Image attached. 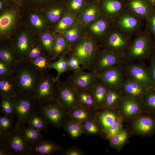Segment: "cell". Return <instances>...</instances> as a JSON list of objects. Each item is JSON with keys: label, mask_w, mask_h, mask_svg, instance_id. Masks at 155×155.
Segmentation results:
<instances>
[{"label": "cell", "mask_w": 155, "mask_h": 155, "mask_svg": "<svg viewBox=\"0 0 155 155\" xmlns=\"http://www.w3.org/2000/svg\"><path fill=\"white\" fill-rule=\"evenodd\" d=\"M14 123V117L5 115L0 116V128L9 131L12 129Z\"/></svg>", "instance_id": "obj_47"}, {"label": "cell", "mask_w": 155, "mask_h": 155, "mask_svg": "<svg viewBox=\"0 0 155 155\" xmlns=\"http://www.w3.org/2000/svg\"><path fill=\"white\" fill-rule=\"evenodd\" d=\"M83 31L82 25L78 22L62 35L71 47L83 37Z\"/></svg>", "instance_id": "obj_34"}, {"label": "cell", "mask_w": 155, "mask_h": 155, "mask_svg": "<svg viewBox=\"0 0 155 155\" xmlns=\"http://www.w3.org/2000/svg\"><path fill=\"white\" fill-rule=\"evenodd\" d=\"M57 82L47 73L42 75L36 87L33 97L38 103L55 99Z\"/></svg>", "instance_id": "obj_10"}, {"label": "cell", "mask_w": 155, "mask_h": 155, "mask_svg": "<svg viewBox=\"0 0 155 155\" xmlns=\"http://www.w3.org/2000/svg\"><path fill=\"white\" fill-rule=\"evenodd\" d=\"M14 68L9 64L0 60V77L12 75Z\"/></svg>", "instance_id": "obj_50"}, {"label": "cell", "mask_w": 155, "mask_h": 155, "mask_svg": "<svg viewBox=\"0 0 155 155\" xmlns=\"http://www.w3.org/2000/svg\"><path fill=\"white\" fill-rule=\"evenodd\" d=\"M127 62L125 55L102 49L99 50L94 64L92 72L100 73Z\"/></svg>", "instance_id": "obj_9"}, {"label": "cell", "mask_w": 155, "mask_h": 155, "mask_svg": "<svg viewBox=\"0 0 155 155\" xmlns=\"http://www.w3.org/2000/svg\"><path fill=\"white\" fill-rule=\"evenodd\" d=\"M128 137L127 131L122 129L118 133L112 136L109 139L111 145L119 149L125 144Z\"/></svg>", "instance_id": "obj_42"}, {"label": "cell", "mask_w": 155, "mask_h": 155, "mask_svg": "<svg viewBox=\"0 0 155 155\" xmlns=\"http://www.w3.org/2000/svg\"><path fill=\"white\" fill-rule=\"evenodd\" d=\"M51 57L45 53L35 59L31 63L34 69L42 75L47 73L52 62Z\"/></svg>", "instance_id": "obj_32"}, {"label": "cell", "mask_w": 155, "mask_h": 155, "mask_svg": "<svg viewBox=\"0 0 155 155\" xmlns=\"http://www.w3.org/2000/svg\"><path fill=\"white\" fill-rule=\"evenodd\" d=\"M85 129L88 132L91 133H96L99 131L97 125L93 122L88 121L86 122L84 125Z\"/></svg>", "instance_id": "obj_54"}, {"label": "cell", "mask_w": 155, "mask_h": 155, "mask_svg": "<svg viewBox=\"0 0 155 155\" xmlns=\"http://www.w3.org/2000/svg\"><path fill=\"white\" fill-rule=\"evenodd\" d=\"M66 155H79L80 154L78 152L72 150L67 152L65 153Z\"/></svg>", "instance_id": "obj_58"}, {"label": "cell", "mask_w": 155, "mask_h": 155, "mask_svg": "<svg viewBox=\"0 0 155 155\" xmlns=\"http://www.w3.org/2000/svg\"><path fill=\"white\" fill-rule=\"evenodd\" d=\"M3 143L11 155H31V145L24 137L21 129H12Z\"/></svg>", "instance_id": "obj_11"}, {"label": "cell", "mask_w": 155, "mask_h": 155, "mask_svg": "<svg viewBox=\"0 0 155 155\" xmlns=\"http://www.w3.org/2000/svg\"><path fill=\"white\" fill-rule=\"evenodd\" d=\"M0 60L7 62L13 68L19 62L12 43H2L1 44Z\"/></svg>", "instance_id": "obj_28"}, {"label": "cell", "mask_w": 155, "mask_h": 155, "mask_svg": "<svg viewBox=\"0 0 155 155\" xmlns=\"http://www.w3.org/2000/svg\"><path fill=\"white\" fill-rule=\"evenodd\" d=\"M33 1L38 2H43L50 0H33Z\"/></svg>", "instance_id": "obj_61"}, {"label": "cell", "mask_w": 155, "mask_h": 155, "mask_svg": "<svg viewBox=\"0 0 155 155\" xmlns=\"http://www.w3.org/2000/svg\"><path fill=\"white\" fill-rule=\"evenodd\" d=\"M142 102L144 107L149 113H155V88L152 87L146 89Z\"/></svg>", "instance_id": "obj_40"}, {"label": "cell", "mask_w": 155, "mask_h": 155, "mask_svg": "<svg viewBox=\"0 0 155 155\" xmlns=\"http://www.w3.org/2000/svg\"><path fill=\"white\" fill-rule=\"evenodd\" d=\"M10 3L15 4H20L21 3L22 0H8Z\"/></svg>", "instance_id": "obj_60"}, {"label": "cell", "mask_w": 155, "mask_h": 155, "mask_svg": "<svg viewBox=\"0 0 155 155\" xmlns=\"http://www.w3.org/2000/svg\"><path fill=\"white\" fill-rule=\"evenodd\" d=\"M137 35L126 52L127 61L142 62L149 59L155 50L154 40L146 30Z\"/></svg>", "instance_id": "obj_2"}, {"label": "cell", "mask_w": 155, "mask_h": 155, "mask_svg": "<svg viewBox=\"0 0 155 155\" xmlns=\"http://www.w3.org/2000/svg\"><path fill=\"white\" fill-rule=\"evenodd\" d=\"M146 0L152 8L155 7V0Z\"/></svg>", "instance_id": "obj_59"}, {"label": "cell", "mask_w": 155, "mask_h": 155, "mask_svg": "<svg viewBox=\"0 0 155 155\" xmlns=\"http://www.w3.org/2000/svg\"><path fill=\"white\" fill-rule=\"evenodd\" d=\"M144 107L142 100L125 97H123L119 106L123 115L127 117L137 115Z\"/></svg>", "instance_id": "obj_19"}, {"label": "cell", "mask_w": 155, "mask_h": 155, "mask_svg": "<svg viewBox=\"0 0 155 155\" xmlns=\"http://www.w3.org/2000/svg\"><path fill=\"white\" fill-rule=\"evenodd\" d=\"M79 21V18L77 14L69 12H66L55 26L56 31L63 33L69 30Z\"/></svg>", "instance_id": "obj_29"}, {"label": "cell", "mask_w": 155, "mask_h": 155, "mask_svg": "<svg viewBox=\"0 0 155 155\" xmlns=\"http://www.w3.org/2000/svg\"><path fill=\"white\" fill-rule=\"evenodd\" d=\"M146 89L125 77L119 90L123 97L142 100Z\"/></svg>", "instance_id": "obj_18"}, {"label": "cell", "mask_w": 155, "mask_h": 155, "mask_svg": "<svg viewBox=\"0 0 155 155\" xmlns=\"http://www.w3.org/2000/svg\"><path fill=\"white\" fill-rule=\"evenodd\" d=\"M110 88L97 78L90 89L94 96L96 105L102 107Z\"/></svg>", "instance_id": "obj_27"}, {"label": "cell", "mask_w": 155, "mask_h": 155, "mask_svg": "<svg viewBox=\"0 0 155 155\" xmlns=\"http://www.w3.org/2000/svg\"><path fill=\"white\" fill-rule=\"evenodd\" d=\"M133 130L139 134L150 135L155 132V116L149 113L140 116L134 121L132 124Z\"/></svg>", "instance_id": "obj_17"}, {"label": "cell", "mask_w": 155, "mask_h": 155, "mask_svg": "<svg viewBox=\"0 0 155 155\" xmlns=\"http://www.w3.org/2000/svg\"><path fill=\"white\" fill-rule=\"evenodd\" d=\"M68 51H66L62 53L55 61L52 62L50 65L49 69H54L57 71V75L55 78L57 82L59 80L60 75L69 70L67 57V56Z\"/></svg>", "instance_id": "obj_33"}, {"label": "cell", "mask_w": 155, "mask_h": 155, "mask_svg": "<svg viewBox=\"0 0 155 155\" xmlns=\"http://www.w3.org/2000/svg\"><path fill=\"white\" fill-rule=\"evenodd\" d=\"M83 70L73 71L67 78V80L77 91L90 90L97 79L96 73Z\"/></svg>", "instance_id": "obj_16"}, {"label": "cell", "mask_w": 155, "mask_h": 155, "mask_svg": "<svg viewBox=\"0 0 155 155\" xmlns=\"http://www.w3.org/2000/svg\"><path fill=\"white\" fill-rule=\"evenodd\" d=\"M7 9L6 8L5 0H0V13L1 14Z\"/></svg>", "instance_id": "obj_57"}, {"label": "cell", "mask_w": 155, "mask_h": 155, "mask_svg": "<svg viewBox=\"0 0 155 155\" xmlns=\"http://www.w3.org/2000/svg\"><path fill=\"white\" fill-rule=\"evenodd\" d=\"M122 119L117 117L116 122L106 130V137L110 139L112 136L118 133L122 129Z\"/></svg>", "instance_id": "obj_48"}, {"label": "cell", "mask_w": 155, "mask_h": 155, "mask_svg": "<svg viewBox=\"0 0 155 155\" xmlns=\"http://www.w3.org/2000/svg\"><path fill=\"white\" fill-rule=\"evenodd\" d=\"M146 21V30L151 34L155 41V7L153 8Z\"/></svg>", "instance_id": "obj_46"}, {"label": "cell", "mask_w": 155, "mask_h": 155, "mask_svg": "<svg viewBox=\"0 0 155 155\" xmlns=\"http://www.w3.org/2000/svg\"><path fill=\"white\" fill-rule=\"evenodd\" d=\"M17 94H23L33 96L36 84L42 75L37 72L31 62L19 61L14 68Z\"/></svg>", "instance_id": "obj_1"}, {"label": "cell", "mask_w": 155, "mask_h": 155, "mask_svg": "<svg viewBox=\"0 0 155 155\" xmlns=\"http://www.w3.org/2000/svg\"><path fill=\"white\" fill-rule=\"evenodd\" d=\"M17 94L16 83L13 75L0 77V96L13 98Z\"/></svg>", "instance_id": "obj_26"}, {"label": "cell", "mask_w": 155, "mask_h": 155, "mask_svg": "<svg viewBox=\"0 0 155 155\" xmlns=\"http://www.w3.org/2000/svg\"><path fill=\"white\" fill-rule=\"evenodd\" d=\"M29 25L31 30L36 33L47 31L48 28V22L44 15L40 11L32 10L28 15Z\"/></svg>", "instance_id": "obj_21"}, {"label": "cell", "mask_w": 155, "mask_h": 155, "mask_svg": "<svg viewBox=\"0 0 155 155\" xmlns=\"http://www.w3.org/2000/svg\"><path fill=\"white\" fill-rule=\"evenodd\" d=\"M150 65L149 68L152 80L153 87L155 88V50L150 59Z\"/></svg>", "instance_id": "obj_52"}, {"label": "cell", "mask_w": 155, "mask_h": 155, "mask_svg": "<svg viewBox=\"0 0 155 155\" xmlns=\"http://www.w3.org/2000/svg\"><path fill=\"white\" fill-rule=\"evenodd\" d=\"M12 98L17 118L14 128L21 129L36 111L38 103L33 96L25 94H18Z\"/></svg>", "instance_id": "obj_4"}, {"label": "cell", "mask_w": 155, "mask_h": 155, "mask_svg": "<svg viewBox=\"0 0 155 155\" xmlns=\"http://www.w3.org/2000/svg\"><path fill=\"white\" fill-rule=\"evenodd\" d=\"M28 126L32 127L42 132L48 131V123L42 115L36 111L28 120Z\"/></svg>", "instance_id": "obj_36"}, {"label": "cell", "mask_w": 155, "mask_h": 155, "mask_svg": "<svg viewBox=\"0 0 155 155\" xmlns=\"http://www.w3.org/2000/svg\"><path fill=\"white\" fill-rule=\"evenodd\" d=\"M45 53L46 52L42 46L38 41L36 40L31 47L25 60L31 62Z\"/></svg>", "instance_id": "obj_43"}, {"label": "cell", "mask_w": 155, "mask_h": 155, "mask_svg": "<svg viewBox=\"0 0 155 155\" xmlns=\"http://www.w3.org/2000/svg\"><path fill=\"white\" fill-rule=\"evenodd\" d=\"M69 55L67 57V60L69 70L74 71L83 69L79 59L73 55Z\"/></svg>", "instance_id": "obj_49"}, {"label": "cell", "mask_w": 155, "mask_h": 155, "mask_svg": "<svg viewBox=\"0 0 155 155\" xmlns=\"http://www.w3.org/2000/svg\"><path fill=\"white\" fill-rule=\"evenodd\" d=\"M9 132V131L0 128V143H4L8 135Z\"/></svg>", "instance_id": "obj_56"}, {"label": "cell", "mask_w": 155, "mask_h": 155, "mask_svg": "<svg viewBox=\"0 0 155 155\" xmlns=\"http://www.w3.org/2000/svg\"><path fill=\"white\" fill-rule=\"evenodd\" d=\"M55 99L65 108L78 103L77 90L67 80L57 82Z\"/></svg>", "instance_id": "obj_12"}, {"label": "cell", "mask_w": 155, "mask_h": 155, "mask_svg": "<svg viewBox=\"0 0 155 155\" xmlns=\"http://www.w3.org/2000/svg\"><path fill=\"white\" fill-rule=\"evenodd\" d=\"M125 63L97 73L98 79L110 89L119 90L125 77L124 68Z\"/></svg>", "instance_id": "obj_15"}, {"label": "cell", "mask_w": 155, "mask_h": 155, "mask_svg": "<svg viewBox=\"0 0 155 155\" xmlns=\"http://www.w3.org/2000/svg\"><path fill=\"white\" fill-rule=\"evenodd\" d=\"M63 108L57 101L54 99L38 103L36 111L49 124L59 127L61 125L64 117Z\"/></svg>", "instance_id": "obj_8"}, {"label": "cell", "mask_w": 155, "mask_h": 155, "mask_svg": "<svg viewBox=\"0 0 155 155\" xmlns=\"http://www.w3.org/2000/svg\"><path fill=\"white\" fill-rule=\"evenodd\" d=\"M66 12L63 6L56 5L44 9L43 14L49 23L54 24L58 22Z\"/></svg>", "instance_id": "obj_30"}, {"label": "cell", "mask_w": 155, "mask_h": 155, "mask_svg": "<svg viewBox=\"0 0 155 155\" xmlns=\"http://www.w3.org/2000/svg\"><path fill=\"white\" fill-rule=\"evenodd\" d=\"M70 47L62 34L55 35V41L51 56L52 60L57 59L63 53L68 51Z\"/></svg>", "instance_id": "obj_31"}, {"label": "cell", "mask_w": 155, "mask_h": 155, "mask_svg": "<svg viewBox=\"0 0 155 155\" xmlns=\"http://www.w3.org/2000/svg\"><path fill=\"white\" fill-rule=\"evenodd\" d=\"M125 77L146 89L153 87L148 67L142 62L127 61L124 66Z\"/></svg>", "instance_id": "obj_6"}, {"label": "cell", "mask_w": 155, "mask_h": 155, "mask_svg": "<svg viewBox=\"0 0 155 155\" xmlns=\"http://www.w3.org/2000/svg\"><path fill=\"white\" fill-rule=\"evenodd\" d=\"M128 7V10L143 21L146 20L153 8L146 0H130Z\"/></svg>", "instance_id": "obj_24"}, {"label": "cell", "mask_w": 155, "mask_h": 155, "mask_svg": "<svg viewBox=\"0 0 155 155\" xmlns=\"http://www.w3.org/2000/svg\"><path fill=\"white\" fill-rule=\"evenodd\" d=\"M0 112L3 115L14 117L15 112L12 98L6 96H1L0 105Z\"/></svg>", "instance_id": "obj_39"}, {"label": "cell", "mask_w": 155, "mask_h": 155, "mask_svg": "<svg viewBox=\"0 0 155 155\" xmlns=\"http://www.w3.org/2000/svg\"><path fill=\"white\" fill-rule=\"evenodd\" d=\"M77 91L78 103L87 107L96 105L94 96L90 89Z\"/></svg>", "instance_id": "obj_41"}, {"label": "cell", "mask_w": 155, "mask_h": 155, "mask_svg": "<svg viewBox=\"0 0 155 155\" xmlns=\"http://www.w3.org/2000/svg\"><path fill=\"white\" fill-rule=\"evenodd\" d=\"M21 129L24 137L31 145L42 140L43 135L41 132L34 128L25 126Z\"/></svg>", "instance_id": "obj_37"}, {"label": "cell", "mask_w": 155, "mask_h": 155, "mask_svg": "<svg viewBox=\"0 0 155 155\" xmlns=\"http://www.w3.org/2000/svg\"><path fill=\"white\" fill-rule=\"evenodd\" d=\"M73 117L79 121H82L86 119L88 117L87 113L82 109H78L74 111L73 113Z\"/></svg>", "instance_id": "obj_53"}, {"label": "cell", "mask_w": 155, "mask_h": 155, "mask_svg": "<svg viewBox=\"0 0 155 155\" xmlns=\"http://www.w3.org/2000/svg\"><path fill=\"white\" fill-rule=\"evenodd\" d=\"M117 117L113 113L107 111L102 113L100 116V120L103 127L106 130L116 121Z\"/></svg>", "instance_id": "obj_44"}, {"label": "cell", "mask_w": 155, "mask_h": 155, "mask_svg": "<svg viewBox=\"0 0 155 155\" xmlns=\"http://www.w3.org/2000/svg\"><path fill=\"white\" fill-rule=\"evenodd\" d=\"M123 97L119 90L110 89L106 97L104 106L109 108L119 107Z\"/></svg>", "instance_id": "obj_38"}, {"label": "cell", "mask_w": 155, "mask_h": 155, "mask_svg": "<svg viewBox=\"0 0 155 155\" xmlns=\"http://www.w3.org/2000/svg\"><path fill=\"white\" fill-rule=\"evenodd\" d=\"M19 7H13L7 9L1 14L0 34L1 40L8 38L15 29L19 20Z\"/></svg>", "instance_id": "obj_13"}, {"label": "cell", "mask_w": 155, "mask_h": 155, "mask_svg": "<svg viewBox=\"0 0 155 155\" xmlns=\"http://www.w3.org/2000/svg\"><path fill=\"white\" fill-rule=\"evenodd\" d=\"M68 132L73 137H78L81 132V129L78 124L75 123L68 124L65 125Z\"/></svg>", "instance_id": "obj_51"}, {"label": "cell", "mask_w": 155, "mask_h": 155, "mask_svg": "<svg viewBox=\"0 0 155 155\" xmlns=\"http://www.w3.org/2000/svg\"><path fill=\"white\" fill-rule=\"evenodd\" d=\"M80 13L79 21L83 25L90 24L102 14L99 5L95 3L86 5Z\"/></svg>", "instance_id": "obj_23"}, {"label": "cell", "mask_w": 155, "mask_h": 155, "mask_svg": "<svg viewBox=\"0 0 155 155\" xmlns=\"http://www.w3.org/2000/svg\"><path fill=\"white\" fill-rule=\"evenodd\" d=\"M90 24V31L102 41L113 26V19L102 14Z\"/></svg>", "instance_id": "obj_20"}, {"label": "cell", "mask_w": 155, "mask_h": 155, "mask_svg": "<svg viewBox=\"0 0 155 155\" xmlns=\"http://www.w3.org/2000/svg\"><path fill=\"white\" fill-rule=\"evenodd\" d=\"M132 36L113 26L101 42L102 49L125 55Z\"/></svg>", "instance_id": "obj_5"}, {"label": "cell", "mask_w": 155, "mask_h": 155, "mask_svg": "<svg viewBox=\"0 0 155 155\" xmlns=\"http://www.w3.org/2000/svg\"><path fill=\"white\" fill-rule=\"evenodd\" d=\"M99 50L96 42L88 37H83L69 48L68 53L77 57L84 69L92 71Z\"/></svg>", "instance_id": "obj_3"}, {"label": "cell", "mask_w": 155, "mask_h": 155, "mask_svg": "<svg viewBox=\"0 0 155 155\" xmlns=\"http://www.w3.org/2000/svg\"><path fill=\"white\" fill-rule=\"evenodd\" d=\"M86 0H69L68 3L69 12L77 14L80 13L85 5Z\"/></svg>", "instance_id": "obj_45"}, {"label": "cell", "mask_w": 155, "mask_h": 155, "mask_svg": "<svg viewBox=\"0 0 155 155\" xmlns=\"http://www.w3.org/2000/svg\"><path fill=\"white\" fill-rule=\"evenodd\" d=\"M0 155H11L9 149L4 143H0Z\"/></svg>", "instance_id": "obj_55"}, {"label": "cell", "mask_w": 155, "mask_h": 155, "mask_svg": "<svg viewBox=\"0 0 155 155\" xmlns=\"http://www.w3.org/2000/svg\"><path fill=\"white\" fill-rule=\"evenodd\" d=\"M37 40L33 33L28 30L22 31L12 44L19 61L26 60L30 50Z\"/></svg>", "instance_id": "obj_14"}, {"label": "cell", "mask_w": 155, "mask_h": 155, "mask_svg": "<svg viewBox=\"0 0 155 155\" xmlns=\"http://www.w3.org/2000/svg\"><path fill=\"white\" fill-rule=\"evenodd\" d=\"M31 146V155H50L61 149L60 147L53 142L43 140Z\"/></svg>", "instance_id": "obj_25"}, {"label": "cell", "mask_w": 155, "mask_h": 155, "mask_svg": "<svg viewBox=\"0 0 155 155\" xmlns=\"http://www.w3.org/2000/svg\"><path fill=\"white\" fill-rule=\"evenodd\" d=\"M55 35L47 31L39 34L38 41L46 53L51 57L54 44Z\"/></svg>", "instance_id": "obj_35"}, {"label": "cell", "mask_w": 155, "mask_h": 155, "mask_svg": "<svg viewBox=\"0 0 155 155\" xmlns=\"http://www.w3.org/2000/svg\"><path fill=\"white\" fill-rule=\"evenodd\" d=\"M101 9L102 14L112 19L126 9L124 4L120 0H103Z\"/></svg>", "instance_id": "obj_22"}, {"label": "cell", "mask_w": 155, "mask_h": 155, "mask_svg": "<svg viewBox=\"0 0 155 155\" xmlns=\"http://www.w3.org/2000/svg\"><path fill=\"white\" fill-rule=\"evenodd\" d=\"M143 20L128 9L113 19V26L121 31L132 36L141 32Z\"/></svg>", "instance_id": "obj_7"}]
</instances>
